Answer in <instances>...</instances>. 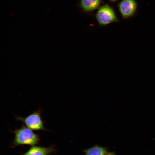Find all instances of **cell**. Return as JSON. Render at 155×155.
<instances>
[{
    "instance_id": "6da1fadb",
    "label": "cell",
    "mask_w": 155,
    "mask_h": 155,
    "mask_svg": "<svg viewBox=\"0 0 155 155\" xmlns=\"http://www.w3.org/2000/svg\"><path fill=\"white\" fill-rule=\"evenodd\" d=\"M32 130L23 124L20 128L12 131L14 134L13 147L24 145L33 146L38 144L40 140L39 135Z\"/></svg>"
},
{
    "instance_id": "7a4b0ae2",
    "label": "cell",
    "mask_w": 155,
    "mask_h": 155,
    "mask_svg": "<svg viewBox=\"0 0 155 155\" xmlns=\"http://www.w3.org/2000/svg\"><path fill=\"white\" fill-rule=\"evenodd\" d=\"M42 110L35 111L25 117L15 116L17 120L22 122L28 128L34 130L49 131L44 127L41 114Z\"/></svg>"
},
{
    "instance_id": "3957f363",
    "label": "cell",
    "mask_w": 155,
    "mask_h": 155,
    "mask_svg": "<svg viewBox=\"0 0 155 155\" xmlns=\"http://www.w3.org/2000/svg\"><path fill=\"white\" fill-rule=\"evenodd\" d=\"M95 17L98 24L101 26L118 21L113 9L107 4H104L99 8Z\"/></svg>"
},
{
    "instance_id": "277c9868",
    "label": "cell",
    "mask_w": 155,
    "mask_h": 155,
    "mask_svg": "<svg viewBox=\"0 0 155 155\" xmlns=\"http://www.w3.org/2000/svg\"><path fill=\"white\" fill-rule=\"evenodd\" d=\"M118 6L122 16L125 18L133 14L137 5L135 0H123L119 3Z\"/></svg>"
},
{
    "instance_id": "5b68a950",
    "label": "cell",
    "mask_w": 155,
    "mask_h": 155,
    "mask_svg": "<svg viewBox=\"0 0 155 155\" xmlns=\"http://www.w3.org/2000/svg\"><path fill=\"white\" fill-rule=\"evenodd\" d=\"M55 151L53 146L48 148L33 146L22 155H48Z\"/></svg>"
},
{
    "instance_id": "8992f818",
    "label": "cell",
    "mask_w": 155,
    "mask_h": 155,
    "mask_svg": "<svg viewBox=\"0 0 155 155\" xmlns=\"http://www.w3.org/2000/svg\"><path fill=\"white\" fill-rule=\"evenodd\" d=\"M101 2L102 0H80L79 5L84 11L90 12L99 8Z\"/></svg>"
},
{
    "instance_id": "52a82bcc",
    "label": "cell",
    "mask_w": 155,
    "mask_h": 155,
    "mask_svg": "<svg viewBox=\"0 0 155 155\" xmlns=\"http://www.w3.org/2000/svg\"><path fill=\"white\" fill-rule=\"evenodd\" d=\"M85 155H106L108 152L106 148L98 145L84 150Z\"/></svg>"
},
{
    "instance_id": "ba28073f",
    "label": "cell",
    "mask_w": 155,
    "mask_h": 155,
    "mask_svg": "<svg viewBox=\"0 0 155 155\" xmlns=\"http://www.w3.org/2000/svg\"><path fill=\"white\" fill-rule=\"evenodd\" d=\"M106 155H115V153L113 152H108Z\"/></svg>"
},
{
    "instance_id": "9c48e42d",
    "label": "cell",
    "mask_w": 155,
    "mask_h": 155,
    "mask_svg": "<svg viewBox=\"0 0 155 155\" xmlns=\"http://www.w3.org/2000/svg\"><path fill=\"white\" fill-rule=\"evenodd\" d=\"M111 2L113 3L114 2L118 0H109Z\"/></svg>"
}]
</instances>
